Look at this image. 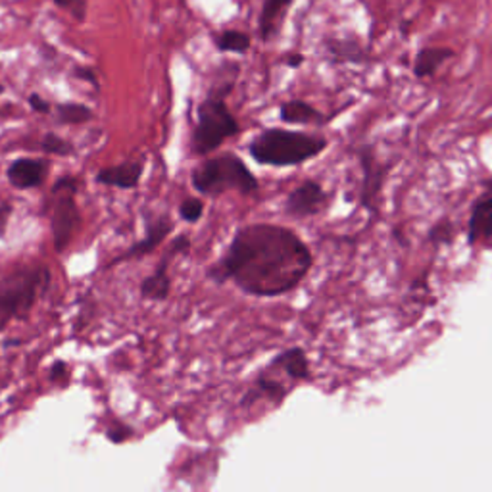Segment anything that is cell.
<instances>
[{
	"mask_svg": "<svg viewBox=\"0 0 492 492\" xmlns=\"http://www.w3.org/2000/svg\"><path fill=\"white\" fill-rule=\"evenodd\" d=\"M330 193H327L318 181L308 179L297 189L288 193L285 200V214L295 220H306L321 214L330 204Z\"/></svg>",
	"mask_w": 492,
	"mask_h": 492,
	"instance_id": "8",
	"label": "cell"
},
{
	"mask_svg": "<svg viewBox=\"0 0 492 492\" xmlns=\"http://www.w3.org/2000/svg\"><path fill=\"white\" fill-rule=\"evenodd\" d=\"M191 183L203 196H222L227 191L241 194H256L260 185L243 158L233 152L206 158L191 173Z\"/></svg>",
	"mask_w": 492,
	"mask_h": 492,
	"instance_id": "3",
	"label": "cell"
},
{
	"mask_svg": "<svg viewBox=\"0 0 492 492\" xmlns=\"http://www.w3.org/2000/svg\"><path fill=\"white\" fill-rule=\"evenodd\" d=\"M191 248V236L189 235H179L172 241L170 250L163 254V258L156 266V269L151 273L149 277H144L141 283V297L144 300L152 302H163L170 298L172 293V277H170V266L175 256L179 254H185Z\"/></svg>",
	"mask_w": 492,
	"mask_h": 492,
	"instance_id": "7",
	"label": "cell"
},
{
	"mask_svg": "<svg viewBox=\"0 0 492 492\" xmlns=\"http://www.w3.org/2000/svg\"><path fill=\"white\" fill-rule=\"evenodd\" d=\"M490 214H492V194L490 185L485 187L483 194L477 198V203L473 204L469 225H467V243L476 245L481 239H490Z\"/></svg>",
	"mask_w": 492,
	"mask_h": 492,
	"instance_id": "13",
	"label": "cell"
},
{
	"mask_svg": "<svg viewBox=\"0 0 492 492\" xmlns=\"http://www.w3.org/2000/svg\"><path fill=\"white\" fill-rule=\"evenodd\" d=\"M50 273L43 266L17 269L0 283V331L14 319L24 318L48 287Z\"/></svg>",
	"mask_w": 492,
	"mask_h": 492,
	"instance_id": "5",
	"label": "cell"
},
{
	"mask_svg": "<svg viewBox=\"0 0 492 492\" xmlns=\"http://www.w3.org/2000/svg\"><path fill=\"white\" fill-rule=\"evenodd\" d=\"M43 151L48 152V154H58V156H69L71 152H74V144L68 142L66 139L54 135V133H48L45 139H43Z\"/></svg>",
	"mask_w": 492,
	"mask_h": 492,
	"instance_id": "23",
	"label": "cell"
},
{
	"mask_svg": "<svg viewBox=\"0 0 492 492\" xmlns=\"http://www.w3.org/2000/svg\"><path fill=\"white\" fill-rule=\"evenodd\" d=\"M68 377V366H66V361H57L54 363V366L50 368V381H62Z\"/></svg>",
	"mask_w": 492,
	"mask_h": 492,
	"instance_id": "28",
	"label": "cell"
},
{
	"mask_svg": "<svg viewBox=\"0 0 492 492\" xmlns=\"http://www.w3.org/2000/svg\"><path fill=\"white\" fill-rule=\"evenodd\" d=\"M29 104H31V108H33L35 112H41V114H48L50 112V104L45 99H41L39 95H31L29 97Z\"/></svg>",
	"mask_w": 492,
	"mask_h": 492,
	"instance_id": "27",
	"label": "cell"
},
{
	"mask_svg": "<svg viewBox=\"0 0 492 492\" xmlns=\"http://www.w3.org/2000/svg\"><path fill=\"white\" fill-rule=\"evenodd\" d=\"M76 76H78L79 79L90 83V85L99 87V79H97V76H95V71H93V69H89V68H78V69H76Z\"/></svg>",
	"mask_w": 492,
	"mask_h": 492,
	"instance_id": "29",
	"label": "cell"
},
{
	"mask_svg": "<svg viewBox=\"0 0 492 492\" xmlns=\"http://www.w3.org/2000/svg\"><path fill=\"white\" fill-rule=\"evenodd\" d=\"M271 366H276L285 373L288 381H293L295 385L300 381H306L309 377V360L300 346H293V349L283 351L279 356L273 358Z\"/></svg>",
	"mask_w": 492,
	"mask_h": 492,
	"instance_id": "15",
	"label": "cell"
},
{
	"mask_svg": "<svg viewBox=\"0 0 492 492\" xmlns=\"http://www.w3.org/2000/svg\"><path fill=\"white\" fill-rule=\"evenodd\" d=\"M47 168L48 166L43 160L22 158V160H16L10 166L8 179L16 189H33V187H39L45 181L47 172H48Z\"/></svg>",
	"mask_w": 492,
	"mask_h": 492,
	"instance_id": "14",
	"label": "cell"
},
{
	"mask_svg": "<svg viewBox=\"0 0 492 492\" xmlns=\"http://www.w3.org/2000/svg\"><path fill=\"white\" fill-rule=\"evenodd\" d=\"M172 229H173V222L170 220V217H166V215L156 217L154 222H151L147 225V235H144V239L133 243L130 246V250L123 252L121 256H118L112 264H121V262H130V260H139V258L149 256L151 252H154L163 241L168 239Z\"/></svg>",
	"mask_w": 492,
	"mask_h": 492,
	"instance_id": "11",
	"label": "cell"
},
{
	"mask_svg": "<svg viewBox=\"0 0 492 492\" xmlns=\"http://www.w3.org/2000/svg\"><path fill=\"white\" fill-rule=\"evenodd\" d=\"M54 3H57V6H60L64 10H69L71 14H74V17L78 22L85 20V14H87L85 0H54Z\"/></svg>",
	"mask_w": 492,
	"mask_h": 492,
	"instance_id": "26",
	"label": "cell"
},
{
	"mask_svg": "<svg viewBox=\"0 0 492 492\" xmlns=\"http://www.w3.org/2000/svg\"><path fill=\"white\" fill-rule=\"evenodd\" d=\"M302 62H304L302 54H293V57H288V58H287V66H288V68H300Z\"/></svg>",
	"mask_w": 492,
	"mask_h": 492,
	"instance_id": "31",
	"label": "cell"
},
{
	"mask_svg": "<svg viewBox=\"0 0 492 492\" xmlns=\"http://www.w3.org/2000/svg\"><path fill=\"white\" fill-rule=\"evenodd\" d=\"M331 52L335 54L337 60H349V62H361L363 52L356 43H339L331 47Z\"/></svg>",
	"mask_w": 492,
	"mask_h": 492,
	"instance_id": "24",
	"label": "cell"
},
{
	"mask_svg": "<svg viewBox=\"0 0 492 492\" xmlns=\"http://www.w3.org/2000/svg\"><path fill=\"white\" fill-rule=\"evenodd\" d=\"M204 208H206L204 200L194 198V196L185 198L183 203L179 204V217L187 224H196V222H200V217L204 215Z\"/></svg>",
	"mask_w": 492,
	"mask_h": 492,
	"instance_id": "21",
	"label": "cell"
},
{
	"mask_svg": "<svg viewBox=\"0 0 492 492\" xmlns=\"http://www.w3.org/2000/svg\"><path fill=\"white\" fill-rule=\"evenodd\" d=\"M358 160L361 163V191H360V204L368 210L375 212L377 198L385 183L387 168L377 160L373 147L363 144L358 151Z\"/></svg>",
	"mask_w": 492,
	"mask_h": 492,
	"instance_id": "9",
	"label": "cell"
},
{
	"mask_svg": "<svg viewBox=\"0 0 492 492\" xmlns=\"http://www.w3.org/2000/svg\"><path fill=\"white\" fill-rule=\"evenodd\" d=\"M147 168V158L141 156L137 160H130L118 163V166L104 168L97 173V181L106 187H116L123 191H133L139 187V181Z\"/></svg>",
	"mask_w": 492,
	"mask_h": 492,
	"instance_id": "12",
	"label": "cell"
},
{
	"mask_svg": "<svg viewBox=\"0 0 492 492\" xmlns=\"http://www.w3.org/2000/svg\"><path fill=\"white\" fill-rule=\"evenodd\" d=\"M231 83L224 89L215 87L210 95L196 108V125L191 139V149L196 156H208L222 144L239 133V121L229 110L225 97L231 90Z\"/></svg>",
	"mask_w": 492,
	"mask_h": 492,
	"instance_id": "4",
	"label": "cell"
},
{
	"mask_svg": "<svg viewBox=\"0 0 492 492\" xmlns=\"http://www.w3.org/2000/svg\"><path fill=\"white\" fill-rule=\"evenodd\" d=\"M57 114H58V120L62 123H69V125H79V123H85L93 118L90 108H87L85 104H78V102L60 104L57 108Z\"/></svg>",
	"mask_w": 492,
	"mask_h": 492,
	"instance_id": "20",
	"label": "cell"
},
{
	"mask_svg": "<svg viewBox=\"0 0 492 492\" xmlns=\"http://www.w3.org/2000/svg\"><path fill=\"white\" fill-rule=\"evenodd\" d=\"M78 179L62 177L52 189L54 206H52V236L54 246L64 252L79 227V208L76 204Z\"/></svg>",
	"mask_w": 492,
	"mask_h": 492,
	"instance_id": "6",
	"label": "cell"
},
{
	"mask_svg": "<svg viewBox=\"0 0 492 492\" xmlns=\"http://www.w3.org/2000/svg\"><path fill=\"white\" fill-rule=\"evenodd\" d=\"M215 45L222 52L243 54V52H246L250 48V37L243 31L229 29V31H224L222 35H217Z\"/></svg>",
	"mask_w": 492,
	"mask_h": 492,
	"instance_id": "19",
	"label": "cell"
},
{
	"mask_svg": "<svg viewBox=\"0 0 492 492\" xmlns=\"http://www.w3.org/2000/svg\"><path fill=\"white\" fill-rule=\"evenodd\" d=\"M8 215H10V206H0V235H5Z\"/></svg>",
	"mask_w": 492,
	"mask_h": 492,
	"instance_id": "30",
	"label": "cell"
},
{
	"mask_svg": "<svg viewBox=\"0 0 492 492\" xmlns=\"http://www.w3.org/2000/svg\"><path fill=\"white\" fill-rule=\"evenodd\" d=\"M279 118L285 123L297 125H323L325 116L306 100H288L279 108Z\"/></svg>",
	"mask_w": 492,
	"mask_h": 492,
	"instance_id": "16",
	"label": "cell"
},
{
	"mask_svg": "<svg viewBox=\"0 0 492 492\" xmlns=\"http://www.w3.org/2000/svg\"><path fill=\"white\" fill-rule=\"evenodd\" d=\"M327 144L330 142L321 135L273 127L248 142V154L260 166L290 168L318 158L327 149Z\"/></svg>",
	"mask_w": 492,
	"mask_h": 492,
	"instance_id": "2",
	"label": "cell"
},
{
	"mask_svg": "<svg viewBox=\"0 0 492 492\" xmlns=\"http://www.w3.org/2000/svg\"><path fill=\"white\" fill-rule=\"evenodd\" d=\"M312 266V250L293 229L250 224L236 229L206 276L220 285L231 281L248 297L276 298L297 290Z\"/></svg>",
	"mask_w": 492,
	"mask_h": 492,
	"instance_id": "1",
	"label": "cell"
},
{
	"mask_svg": "<svg viewBox=\"0 0 492 492\" xmlns=\"http://www.w3.org/2000/svg\"><path fill=\"white\" fill-rule=\"evenodd\" d=\"M293 0H266L262 14H260V37L262 41H271L273 35L279 31L281 20L287 12V8L290 6Z\"/></svg>",
	"mask_w": 492,
	"mask_h": 492,
	"instance_id": "18",
	"label": "cell"
},
{
	"mask_svg": "<svg viewBox=\"0 0 492 492\" xmlns=\"http://www.w3.org/2000/svg\"><path fill=\"white\" fill-rule=\"evenodd\" d=\"M454 57V50L445 48V47H427L417 52L415 62H413V74L415 78L424 79V78H431L436 74V69H439L446 60H450Z\"/></svg>",
	"mask_w": 492,
	"mask_h": 492,
	"instance_id": "17",
	"label": "cell"
},
{
	"mask_svg": "<svg viewBox=\"0 0 492 492\" xmlns=\"http://www.w3.org/2000/svg\"><path fill=\"white\" fill-rule=\"evenodd\" d=\"M455 235L454 224L450 220H443L436 225H433L429 229V241L433 246H443V245H450Z\"/></svg>",
	"mask_w": 492,
	"mask_h": 492,
	"instance_id": "22",
	"label": "cell"
},
{
	"mask_svg": "<svg viewBox=\"0 0 492 492\" xmlns=\"http://www.w3.org/2000/svg\"><path fill=\"white\" fill-rule=\"evenodd\" d=\"M133 434H135V429L130 427V425H123V424H118V425L108 427V431H106V436H108V439H110L114 445H121V443H125V441H130Z\"/></svg>",
	"mask_w": 492,
	"mask_h": 492,
	"instance_id": "25",
	"label": "cell"
},
{
	"mask_svg": "<svg viewBox=\"0 0 492 492\" xmlns=\"http://www.w3.org/2000/svg\"><path fill=\"white\" fill-rule=\"evenodd\" d=\"M281 372L276 366H269L256 377V381L252 382V389L245 394L243 398V406H254L256 403H271L273 406H281L285 396L290 393V389H295L290 382H285L279 379Z\"/></svg>",
	"mask_w": 492,
	"mask_h": 492,
	"instance_id": "10",
	"label": "cell"
}]
</instances>
